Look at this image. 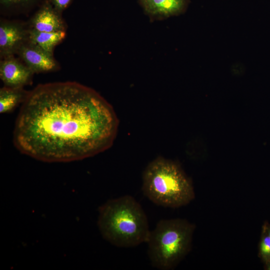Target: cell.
Listing matches in <instances>:
<instances>
[{
    "label": "cell",
    "mask_w": 270,
    "mask_h": 270,
    "mask_svg": "<svg viewBox=\"0 0 270 270\" xmlns=\"http://www.w3.org/2000/svg\"><path fill=\"white\" fill-rule=\"evenodd\" d=\"M28 92L22 88L4 87L0 90V112L12 111L19 104L23 103Z\"/></svg>",
    "instance_id": "11"
},
{
    "label": "cell",
    "mask_w": 270,
    "mask_h": 270,
    "mask_svg": "<svg viewBox=\"0 0 270 270\" xmlns=\"http://www.w3.org/2000/svg\"><path fill=\"white\" fill-rule=\"evenodd\" d=\"M35 0H0L1 5L5 7L26 6Z\"/></svg>",
    "instance_id": "12"
},
{
    "label": "cell",
    "mask_w": 270,
    "mask_h": 270,
    "mask_svg": "<svg viewBox=\"0 0 270 270\" xmlns=\"http://www.w3.org/2000/svg\"><path fill=\"white\" fill-rule=\"evenodd\" d=\"M268 270H270V266L268 268Z\"/></svg>",
    "instance_id": "16"
},
{
    "label": "cell",
    "mask_w": 270,
    "mask_h": 270,
    "mask_svg": "<svg viewBox=\"0 0 270 270\" xmlns=\"http://www.w3.org/2000/svg\"><path fill=\"white\" fill-rule=\"evenodd\" d=\"M193 230V226L183 220L159 221L146 242L152 266L161 270L174 268L188 252Z\"/></svg>",
    "instance_id": "4"
},
{
    "label": "cell",
    "mask_w": 270,
    "mask_h": 270,
    "mask_svg": "<svg viewBox=\"0 0 270 270\" xmlns=\"http://www.w3.org/2000/svg\"><path fill=\"white\" fill-rule=\"evenodd\" d=\"M260 252L264 256H270V236H264L260 242Z\"/></svg>",
    "instance_id": "13"
},
{
    "label": "cell",
    "mask_w": 270,
    "mask_h": 270,
    "mask_svg": "<svg viewBox=\"0 0 270 270\" xmlns=\"http://www.w3.org/2000/svg\"><path fill=\"white\" fill-rule=\"evenodd\" d=\"M26 33L18 25L2 22L0 26V51L2 56H10L24 44Z\"/></svg>",
    "instance_id": "7"
},
{
    "label": "cell",
    "mask_w": 270,
    "mask_h": 270,
    "mask_svg": "<svg viewBox=\"0 0 270 270\" xmlns=\"http://www.w3.org/2000/svg\"><path fill=\"white\" fill-rule=\"evenodd\" d=\"M65 36L64 30L44 32L33 29L29 32L28 38L30 43L52 55L54 47L64 38Z\"/></svg>",
    "instance_id": "10"
},
{
    "label": "cell",
    "mask_w": 270,
    "mask_h": 270,
    "mask_svg": "<svg viewBox=\"0 0 270 270\" xmlns=\"http://www.w3.org/2000/svg\"><path fill=\"white\" fill-rule=\"evenodd\" d=\"M268 236H270V231L269 232Z\"/></svg>",
    "instance_id": "15"
},
{
    "label": "cell",
    "mask_w": 270,
    "mask_h": 270,
    "mask_svg": "<svg viewBox=\"0 0 270 270\" xmlns=\"http://www.w3.org/2000/svg\"><path fill=\"white\" fill-rule=\"evenodd\" d=\"M142 189L150 201L164 207H180L194 198L192 186L182 169L162 157L154 159L146 168Z\"/></svg>",
    "instance_id": "3"
},
{
    "label": "cell",
    "mask_w": 270,
    "mask_h": 270,
    "mask_svg": "<svg viewBox=\"0 0 270 270\" xmlns=\"http://www.w3.org/2000/svg\"><path fill=\"white\" fill-rule=\"evenodd\" d=\"M144 10L153 16L168 17L184 11L188 0H140Z\"/></svg>",
    "instance_id": "8"
},
{
    "label": "cell",
    "mask_w": 270,
    "mask_h": 270,
    "mask_svg": "<svg viewBox=\"0 0 270 270\" xmlns=\"http://www.w3.org/2000/svg\"><path fill=\"white\" fill-rule=\"evenodd\" d=\"M18 50L26 66L33 72H50L56 67L52 55L31 43L24 44Z\"/></svg>",
    "instance_id": "6"
},
{
    "label": "cell",
    "mask_w": 270,
    "mask_h": 270,
    "mask_svg": "<svg viewBox=\"0 0 270 270\" xmlns=\"http://www.w3.org/2000/svg\"><path fill=\"white\" fill-rule=\"evenodd\" d=\"M33 73L28 66L12 58L0 62V76L6 86L22 88L30 82Z\"/></svg>",
    "instance_id": "5"
},
{
    "label": "cell",
    "mask_w": 270,
    "mask_h": 270,
    "mask_svg": "<svg viewBox=\"0 0 270 270\" xmlns=\"http://www.w3.org/2000/svg\"><path fill=\"white\" fill-rule=\"evenodd\" d=\"M34 29L44 32L63 30L62 22L50 6H44L34 16L32 21Z\"/></svg>",
    "instance_id": "9"
},
{
    "label": "cell",
    "mask_w": 270,
    "mask_h": 270,
    "mask_svg": "<svg viewBox=\"0 0 270 270\" xmlns=\"http://www.w3.org/2000/svg\"><path fill=\"white\" fill-rule=\"evenodd\" d=\"M118 126L112 106L94 90L76 82L48 83L28 93L14 143L42 162L79 160L110 148Z\"/></svg>",
    "instance_id": "1"
},
{
    "label": "cell",
    "mask_w": 270,
    "mask_h": 270,
    "mask_svg": "<svg viewBox=\"0 0 270 270\" xmlns=\"http://www.w3.org/2000/svg\"><path fill=\"white\" fill-rule=\"evenodd\" d=\"M72 0H53L55 6L60 10L66 8Z\"/></svg>",
    "instance_id": "14"
},
{
    "label": "cell",
    "mask_w": 270,
    "mask_h": 270,
    "mask_svg": "<svg viewBox=\"0 0 270 270\" xmlns=\"http://www.w3.org/2000/svg\"><path fill=\"white\" fill-rule=\"evenodd\" d=\"M98 225L106 240L120 248L146 242L150 232L143 208L128 195L109 200L102 205L98 208Z\"/></svg>",
    "instance_id": "2"
}]
</instances>
